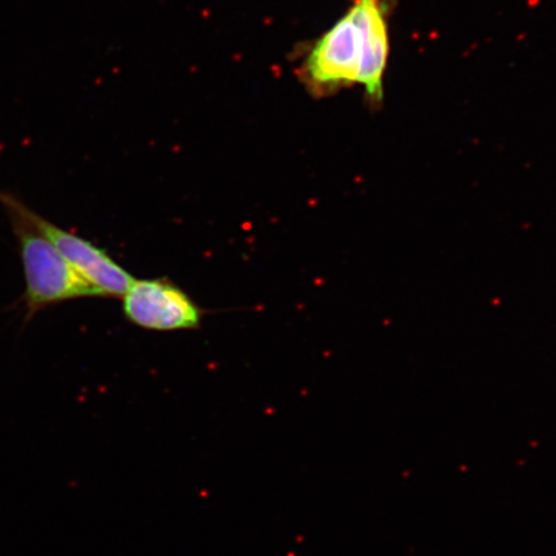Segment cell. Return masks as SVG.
I'll use <instances>...</instances> for the list:
<instances>
[{"label":"cell","mask_w":556,"mask_h":556,"mask_svg":"<svg viewBox=\"0 0 556 556\" xmlns=\"http://www.w3.org/2000/svg\"><path fill=\"white\" fill-rule=\"evenodd\" d=\"M388 54L384 0H352L345 15L312 46L302 67L303 79L318 96L358 83L368 100L379 104Z\"/></svg>","instance_id":"obj_1"},{"label":"cell","mask_w":556,"mask_h":556,"mask_svg":"<svg viewBox=\"0 0 556 556\" xmlns=\"http://www.w3.org/2000/svg\"><path fill=\"white\" fill-rule=\"evenodd\" d=\"M123 309L130 323L148 330H191L201 321L192 299L164 280H136L123 296Z\"/></svg>","instance_id":"obj_3"},{"label":"cell","mask_w":556,"mask_h":556,"mask_svg":"<svg viewBox=\"0 0 556 556\" xmlns=\"http://www.w3.org/2000/svg\"><path fill=\"white\" fill-rule=\"evenodd\" d=\"M0 204L18 243L25 276L26 321L50 305L81 298L102 296L33 224L27 205L15 194L0 190Z\"/></svg>","instance_id":"obj_2"},{"label":"cell","mask_w":556,"mask_h":556,"mask_svg":"<svg viewBox=\"0 0 556 556\" xmlns=\"http://www.w3.org/2000/svg\"><path fill=\"white\" fill-rule=\"evenodd\" d=\"M27 215L62 256L72 264L76 273L85 277L102 296L123 298L127 294L136 278L111 258L103 249L52 224L31 207L27 208Z\"/></svg>","instance_id":"obj_4"}]
</instances>
